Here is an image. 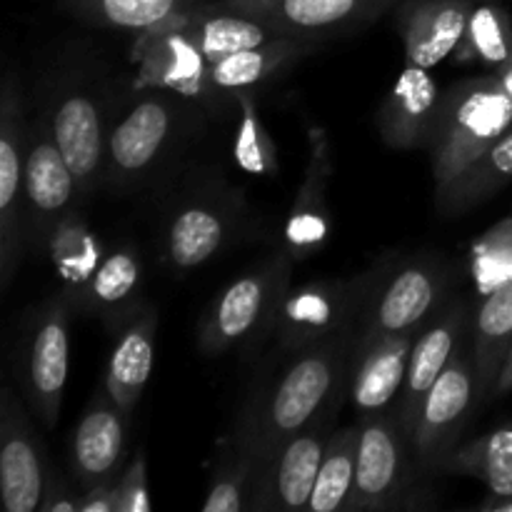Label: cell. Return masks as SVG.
Listing matches in <instances>:
<instances>
[{"mask_svg": "<svg viewBox=\"0 0 512 512\" xmlns=\"http://www.w3.org/2000/svg\"><path fill=\"white\" fill-rule=\"evenodd\" d=\"M140 280V263L128 250L108 255L93 273V298L115 305L128 298Z\"/></svg>", "mask_w": 512, "mask_h": 512, "instance_id": "cell-30", "label": "cell"}, {"mask_svg": "<svg viewBox=\"0 0 512 512\" xmlns=\"http://www.w3.org/2000/svg\"><path fill=\"white\" fill-rule=\"evenodd\" d=\"M508 393H512V350L508 355V363H505L503 373H500L498 385H495V398H500V395H508Z\"/></svg>", "mask_w": 512, "mask_h": 512, "instance_id": "cell-33", "label": "cell"}, {"mask_svg": "<svg viewBox=\"0 0 512 512\" xmlns=\"http://www.w3.org/2000/svg\"><path fill=\"white\" fill-rule=\"evenodd\" d=\"M405 430L388 418H368L360 428L358 468L345 510L388 508L403 480Z\"/></svg>", "mask_w": 512, "mask_h": 512, "instance_id": "cell-9", "label": "cell"}, {"mask_svg": "<svg viewBox=\"0 0 512 512\" xmlns=\"http://www.w3.org/2000/svg\"><path fill=\"white\" fill-rule=\"evenodd\" d=\"M498 80L503 83V88L508 90V95L512 98V55L498 68Z\"/></svg>", "mask_w": 512, "mask_h": 512, "instance_id": "cell-34", "label": "cell"}, {"mask_svg": "<svg viewBox=\"0 0 512 512\" xmlns=\"http://www.w3.org/2000/svg\"><path fill=\"white\" fill-rule=\"evenodd\" d=\"M512 180V128L503 138L495 140L468 170L458 178V183L440 195L438 210L443 215L468 213L475 205L493 198L500 188Z\"/></svg>", "mask_w": 512, "mask_h": 512, "instance_id": "cell-24", "label": "cell"}, {"mask_svg": "<svg viewBox=\"0 0 512 512\" xmlns=\"http://www.w3.org/2000/svg\"><path fill=\"white\" fill-rule=\"evenodd\" d=\"M435 465L448 473L483 480L490 490V500H512V423L443 455Z\"/></svg>", "mask_w": 512, "mask_h": 512, "instance_id": "cell-23", "label": "cell"}, {"mask_svg": "<svg viewBox=\"0 0 512 512\" xmlns=\"http://www.w3.org/2000/svg\"><path fill=\"white\" fill-rule=\"evenodd\" d=\"M335 383V355L330 350H315L305 358L295 360L260 415V433L250 440V453L258 460H270V455L308 428L310 420L323 408Z\"/></svg>", "mask_w": 512, "mask_h": 512, "instance_id": "cell-2", "label": "cell"}, {"mask_svg": "<svg viewBox=\"0 0 512 512\" xmlns=\"http://www.w3.org/2000/svg\"><path fill=\"white\" fill-rule=\"evenodd\" d=\"M440 293V275L435 270L415 265L405 268L385 288L383 300L375 308L365 348L383 338L413 333L415 325L433 310Z\"/></svg>", "mask_w": 512, "mask_h": 512, "instance_id": "cell-15", "label": "cell"}, {"mask_svg": "<svg viewBox=\"0 0 512 512\" xmlns=\"http://www.w3.org/2000/svg\"><path fill=\"white\" fill-rule=\"evenodd\" d=\"M443 93L428 68L408 65L378 113V128L395 150H428Z\"/></svg>", "mask_w": 512, "mask_h": 512, "instance_id": "cell-10", "label": "cell"}, {"mask_svg": "<svg viewBox=\"0 0 512 512\" xmlns=\"http://www.w3.org/2000/svg\"><path fill=\"white\" fill-rule=\"evenodd\" d=\"M360 430L345 428L328 440L323 463H320L318 483L310 495V512H338L345 510L355 483L358 468Z\"/></svg>", "mask_w": 512, "mask_h": 512, "instance_id": "cell-25", "label": "cell"}, {"mask_svg": "<svg viewBox=\"0 0 512 512\" xmlns=\"http://www.w3.org/2000/svg\"><path fill=\"white\" fill-rule=\"evenodd\" d=\"M303 40L280 38L268 45L250 50H238V53L225 55L215 65H210V83L220 90H238L248 88V85L258 83L265 75L278 73L280 65L290 58V55L303 50Z\"/></svg>", "mask_w": 512, "mask_h": 512, "instance_id": "cell-26", "label": "cell"}, {"mask_svg": "<svg viewBox=\"0 0 512 512\" xmlns=\"http://www.w3.org/2000/svg\"><path fill=\"white\" fill-rule=\"evenodd\" d=\"M215 8L233 10L270 25L293 40L328 38L365 28L388 13L398 0H210Z\"/></svg>", "mask_w": 512, "mask_h": 512, "instance_id": "cell-3", "label": "cell"}, {"mask_svg": "<svg viewBox=\"0 0 512 512\" xmlns=\"http://www.w3.org/2000/svg\"><path fill=\"white\" fill-rule=\"evenodd\" d=\"M473 3H478V0H473Z\"/></svg>", "mask_w": 512, "mask_h": 512, "instance_id": "cell-35", "label": "cell"}, {"mask_svg": "<svg viewBox=\"0 0 512 512\" xmlns=\"http://www.w3.org/2000/svg\"><path fill=\"white\" fill-rule=\"evenodd\" d=\"M50 128L65 163L73 170L78 188L88 190L98 175L105 143L103 123L95 103L83 93L68 95L55 108Z\"/></svg>", "mask_w": 512, "mask_h": 512, "instance_id": "cell-13", "label": "cell"}, {"mask_svg": "<svg viewBox=\"0 0 512 512\" xmlns=\"http://www.w3.org/2000/svg\"><path fill=\"white\" fill-rule=\"evenodd\" d=\"M170 115L168 103L145 98L125 115L123 123L110 135V160L118 173H140L148 168L168 140Z\"/></svg>", "mask_w": 512, "mask_h": 512, "instance_id": "cell-20", "label": "cell"}, {"mask_svg": "<svg viewBox=\"0 0 512 512\" xmlns=\"http://www.w3.org/2000/svg\"><path fill=\"white\" fill-rule=\"evenodd\" d=\"M268 275H245V278L235 280L223 298L215 305L213 315L205 323L203 330V348L208 353H218L240 340L243 335L250 333L255 323H258L260 313L268 300Z\"/></svg>", "mask_w": 512, "mask_h": 512, "instance_id": "cell-22", "label": "cell"}, {"mask_svg": "<svg viewBox=\"0 0 512 512\" xmlns=\"http://www.w3.org/2000/svg\"><path fill=\"white\" fill-rule=\"evenodd\" d=\"M68 310L60 300L45 305L25 345L23 390L33 413L48 430L58 423L68 380Z\"/></svg>", "mask_w": 512, "mask_h": 512, "instance_id": "cell-4", "label": "cell"}, {"mask_svg": "<svg viewBox=\"0 0 512 512\" xmlns=\"http://www.w3.org/2000/svg\"><path fill=\"white\" fill-rule=\"evenodd\" d=\"M325 440L323 430L293 435L270 455V500L265 508L303 510L310 505L315 483H318L320 463H323Z\"/></svg>", "mask_w": 512, "mask_h": 512, "instance_id": "cell-14", "label": "cell"}, {"mask_svg": "<svg viewBox=\"0 0 512 512\" xmlns=\"http://www.w3.org/2000/svg\"><path fill=\"white\" fill-rule=\"evenodd\" d=\"M475 400H480L475 360L468 355H455L438 383L430 388L418 423L410 433V443L420 460L435 465L443 455H448V445L458 438Z\"/></svg>", "mask_w": 512, "mask_h": 512, "instance_id": "cell-5", "label": "cell"}, {"mask_svg": "<svg viewBox=\"0 0 512 512\" xmlns=\"http://www.w3.org/2000/svg\"><path fill=\"white\" fill-rule=\"evenodd\" d=\"M0 493L8 512H35L45 505V468L38 440L8 388L0 403Z\"/></svg>", "mask_w": 512, "mask_h": 512, "instance_id": "cell-6", "label": "cell"}, {"mask_svg": "<svg viewBox=\"0 0 512 512\" xmlns=\"http://www.w3.org/2000/svg\"><path fill=\"white\" fill-rule=\"evenodd\" d=\"M155 328H158V320H155L153 313L135 320L120 335L113 355H110L105 393L125 415L133 413L135 403L143 398V390L148 385L150 373H153Z\"/></svg>", "mask_w": 512, "mask_h": 512, "instance_id": "cell-18", "label": "cell"}, {"mask_svg": "<svg viewBox=\"0 0 512 512\" xmlns=\"http://www.w3.org/2000/svg\"><path fill=\"white\" fill-rule=\"evenodd\" d=\"M510 128L512 98L498 75L470 78L445 90L428 148L435 198L448 193L460 175Z\"/></svg>", "mask_w": 512, "mask_h": 512, "instance_id": "cell-1", "label": "cell"}, {"mask_svg": "<svg viewBox=\"0 0 512 512\" xmlns=\"http://www.w3.org/2000/svg\"><path fill=\"white\" fill-rule=\"evenodd\" d=\"M465 323H468L465 305L455 303L438 325H433L423 338L415 340L413 353H410L408 375H405L403 403H400V428L405 430L408 438L413 433L415 423H418L420 408H423L430 388L438 383V378L448 368L450 360L458 355V345L463 343Z\"/></svg>", "mask_w": 512, "mask_h": 512, "instance_id": "cell-12", "label": "cell"}, {"mask_svg": "<svg viewBox=\"0 0 512 512\" xmlns=\"http://www.w3.org/2000/svg\"><path fill=\"white\" fill-rule=\"evenodd\" d=\"M125 418L128 415L103 390L75 428L73 470L75 478L88 488L110 483L118 475L125 458Z\"/></svg>", "mask_w": 512, "mask_h": 512, "instance_id": "cell-11", "label": "cell"}, {"mask_svg": "<svg viewBox=\"0 0 512 512\" xmlns=\"http://www.w3.org/2000/svg\"><path fill=\"white\" fill-rule=\"evenodd\" d=\"M223 220L208 208H188L173 220L168 253L175 268L190 270L203 265L223 243Z\"/></svg>", "mask_w": 512, "mask_h": 512, "instance_id": "cell-27", "label": "cell"}, {"mask_svg": "<svg viewBox=\"0 0 512 512\" xmlns=\"http://www.w3.org/2000/svg\"><path fill=\"white\" fill-rule=\"evenodd\" d=\"M413 345V333H403L378 340L363 350V363L353 383V403L365 420L383 410L400 385H405Z\"/></svg>", "mask_w": 512, "mask_h": 512, "instance_id": "cell-16", "label": "cell"}, {"mask_svg": "<svg viewBox=\"0 0 512 512\" xmlns=\"http://www.w3.org/2000/svg\"><path fill=\"white\" fill-rule=\"evenodd\" d=\"M255 460L258 458L248 450L243 455V460H238L233 468L218 473V478H215L213 488L208 493V500L203 503V512H238L248 508L243 495L248 493V480L253 475Z\"/></svg>", "mask_w": 512, "mask_h": 512, "instance_id": "cell-31", "label": "cell"}, {"mask_svg": "<svg viewBox=\"0 0 512 512\" xmlns=\"http://www.w3.org/2000/svg\"><path fill=\"white\" fill-rule=\"evenodd\" d=\"M115 512H148V493H145V458H138L130 463V468L115 480L113 488Z\"/></svg>", "mask_w": 512, "mask_h": 512, "instance_id": "cell-32", "label": "cell"}, {"mask_svg": "<svg viewBox=\"0 0 512 512\" xmlns=\"http://www.w3.org/2000/svg\"><path fill=\"white\" fill-rule=\"evenodd\" d=\"M23 188L30 213L40 223L63 213L65 205L73 198L78 183H75L73 170L65 163L63 153L55 143L53 128H40L38 135L33 138V145L25 155Z\"/></svg>", "mask_w": 512, "mask_h": 512, "instance_id": "cell-17", "label": "cell"}, {"mask_svg": "<svg viewBox=\"0 0 512 512\" xmlns=\"http://www.w3.org/2000/svg\"><path fill=\"white\" fill-rule=\"evenodd\" d=\"M0 115V288L5 290L20 263V185L25 178L23 118L13 78L5 80Z\"/></svg>", "mask_w": 512, "mask_h": 512, "instance_id": "cell-7", "label": "cell"}, {"mask_svg": "<svg viewBox=\"0 0 512 512\" xmlns=\"http://www.w3.org/2000/svg\"><path fill=\"white\" fill-rule=\"evenodd\" d=\"M463 43H468L473 58L500 68L512 55V18L508 10L475 3Z\"/></svg>", "mask_w": 512, "mask_h": 512, "instance_id": "cell-28", "label": "cell"}, {"mask_svg": "<svg viewBox=\"0 0 512 512\" xmlns=\"http://www.w3.org/2000/svg\"><path fill=\"white\" fill-rule=\"evenodd\" d=\"M208 0H60L70 15L113 30L153 33Z\"/></svg>", "mask_w": 512, "mask_h": 512, "instance_id": "cell-21", "label": "cell"}, {"mask_svg": "<svg viewBox=\"0 0 512 512\" xmlns=\"http://www.w3.org/2000/svg\"><path fill=\"white\" fill-rule=\"evenodd\" d=\"M473 0H405L398 8V30L410 65L435 68L465 38Z\"/></svg>", "mask_w": 512, "mask_h": 512, "instance_id": "cell-8", "label": "cell"}, {"mask_svg": "<svg viewBox=\"0 0 512 512\" xmlns=\"http://www.w3.org/2000/svg\"><path fill=\"white\" fill-rule=\"evenodd\" d=\"M473 275L483 298L512 280V215L475 243Z\"/></svg>", "mask_w": 512, "mask_h": 512, "instance_id": "cell-29", "label": "cell"}, {"mask_svg": "<svg viewBox=\"0 0 512 512\" xmlns=\"http://www.w3.org/2000/svg\"><path fill=\"white\" fill-rule=\"evenodd\" d=\"M512 350V280L485 295L475 318V373L480 400L495 398V385Z\"/></svg>", "mask_w": 512, "mask_h": 512, "instance_id": "cell-19", "label": "cell"}]
</instances>
